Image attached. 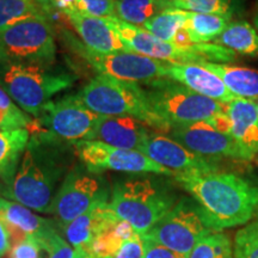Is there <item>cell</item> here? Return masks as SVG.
<instances>
[{
	"instance_id": "cell-1",
	"label": "cell",
	"mask_w": 258,
	"mask_h": 258,
	"mask_svg": "<svg viewBox=\"0 0 258 258\" xmlns=\"http://www.w3.org/2000/svg\"><path fill=\"white\" fill-rule=\"evenodd\" d=\"M175 179L198 203L212 232L247 225L258 215V186L235 173H186Z\"/></svg>"
},
{
	"instance_id": "cell-2",
	"label": "cell",
	"mask_w": 258,
	"mask_h": 258,
	"mask_svg": "<svg viewBox=\"0 0 258 258\" xmlns=\"http://www.w3.org/2000/svg\"><path fill=\"white\" fill-rule=\"evenodd\" d=\"M43 145L42 141L30 138L4 198L21 203L31 211L50 213L62 167Z\"/></svg>"
},
{
	"instance_id": "cell-3",
	"label": "cell",
	"mask_w": 258,
	"mask_h": 258,
	"mask_svg": "<svg viewBox=\"0 0 258 258\" xmlns=\"http://www.w3.org/2000/svg\"><path fill=\"white\" fill-rule=\"evenodd\" d=\"M90 110L102 116H132L161 132L171 128L154 112L146 90L137 83L98 74L78 93Z\"/></svg>"
},
{
	"instance_id": "cell-4",
	"label": "cell",
	"mask_w": 258,
	"mask_h": 258,
	"mask_svg": "<svg viewBox=\"0 0 258 258\" xmlns=\"http://www.w3.org/2000/svg\"><path fill=\"white\" fill-rule=\"evenodd\" d=\"M176 203V196L165 185L143 177L116 183L109 207L120 220L131 224L137 233L146 234Z\"/></svg>"
},
{
	"instance_id": "cell-5",
	"label": "cell",
	"mask_w": 258,
	"mask_h": 258,
	"mask_svg": "<svg viewBox=\"0 0 258 258\" xmlns=\"http://www.w3.org/2000/svg\"><path fill=\"white\" fill-rule=\"evenodd\" d=\"M73 76L48 64L0 61V88L25 114L38 116L55 93L69 89Z\"/></svg>"
},
{
	"instance_id": "cell-6",
	"label": "cell",
	"mask_w": 258,
	"mask_h": 258,
	"mask_svg": "<svg viewBox=\"0 0 258 258\" xmlns=\"http://www.w3.org/2000/svg\"><path fill=\"white\" fill-rule=\"evenodd\" d=\"M146 90L153 110L169 127L208 122L226 112L227 104L217 102L183 86L172 79H161Z\"/></svg>"
},
{
	"instance_id": "cell-7",
	"label": "cell",
	"mask_w": 258,
	"mask_h": 258,
	"mask_svg": "<svg viewBox=\"0 0 258 258\" xmlns=\"http://www.w3.org/2000/svg\"><path fill=\"white\" fill-rule=\"evenodd\" d=\"M36 117V122L40 123L37 131L41 137H30L31 139L46 143L63 140L76 144L92 140L97 124L103 116L90 110L78 95H74L57 102H48Z\"/></svg>"
},
{
	"instance_id": "cell-8",
	"label": "cell",
	"mask_w": 258,
	"mask_h": 258,
	"mask_svg": "<svg viewBox=\"0 0 258 258\" xmlns=\"http://www.w3.org/2000/svg\"><path fill=\"white\" fill-rule=\"evenodd\" d=\"M56 44L46 16L28 18L0 31V61L50 64Z\"/></svg>"
},
{
	"instance_id": "cell-9",
	"label": "cell",
	"mask_w": 258,
	"mask_h": 258,
	"mask_svg": "<svg viewBox=\"0 0 258 258\" xmlns=\"http://www.w3.org/2000/svg\"><path fill=\"white\" fill-rule=\"evenodd\" d=\"M211 232L203 220L198 203L189 199H182L143 235L188 257L194 246Z\"/></svg>"
},
{
	"instance_id": "cell-10",
	"label": "cell",
	"mask_w": 258,
	"mask_h": 258,
	"mask_svg": "<svg viewBox=\"0 0 258 258\" xmlns=\"http://www.w3.org/2000/svg\"><path fill=\"white\" fill-rule=\"evenodd\" d=\"M77 156L90 172L104 170L128 173H154L175 177V173L159 165L139 151L122 150L98 140H84L74 144Z\"/></svg>"
},
{
	"instance_id": "cell-11",
	"label": "cell",
	"mask_w": 258,
	"mask_h": 258,
	"mask_svg": "<svg viewBox=\"0 0 258 258\" xmlns=\"http://www.w3.org/2000/svg\"><path fill=\"white\" fill-rule=\"evenodd\" d=\"M92 173L88 169L76 167L64 177L50 208V214L56 218L60 228L88 212L97 202L108 201V190Z\"/></svg>"
},
{
	"instance_id": "cell-12",
	"label": "cell",
	"mask_w": 258,
	"mask_h": 258,
	"mask_svg": "<svg viewBox=\"0 0 258 258\" xmlns=\"http://www.w3.org/2000/svg\"><path fill=\"white\" fill-rule=\"evenodd\" d=\"M80 54L99 74L129 83L151 84L169 78V63L144 56L135 51L99 54L84 47Z\"/></svg>"
},
{
	"instance_id": "cell-13",
	"label": "cell",
	"mask_w": 258,
	"mask_h": 258,
	"mask_svg": "<svg viewBox=\"0 0 258 258\" xmlns=\"http://www.w3.org/2000/svg\"><path fill=\"white\" fill-rule=\"evenodd\" d=\"M171 138L191 152L208 159L231 158L235 160L250 161L253 157L235 143L230 134L222 133L208 122H198L179 125L170 131Z\"/></svg>"
},
{
	"instance_id": "cell-14",
	"label": "cell",
	"mask_w": 258,
	"mask_h": 258,
	"mask_svg": "<svg viewBox=\"0 0 258 258\" xmlns=\"http://www.w3.org/2000/svg\"><path fill=\"white\" fill-rule=\"evenodd\" d=\"M111 22L118 36L132 51L166 63L206 62L194 51L179 49L171 42L161 41L144 28L125 23L117 17H112Z\"/></svg>"
},
{
	"instance_id": "cell-15",
	"label": "cell",
	"mask_w": 258,
	"mask_h": 258,
	"mask_svg": "<svg viewBox=\"0 0 258 258\" xmlns=\"http://www.w3.org/2000/svg\"><path fill=\"white\" fill-rule=\"evenodd\" d=\"M141 152L159 165L172 171L175 176L218 171V166L212 159L199 156L172 138L161 134H151Z\"/></svg>"
},
{
	"instance_id": "cell-16",
	"label": "cell",
	"mask_w": 258,
	"mask_h": 258,
	"mask_svg": "<svg viewBox=\"0 0 258 258\" xmlns=\"http://www.w3.org/2000/svg\"><path fill=\"white\" fill-rule=\"evenodd\" d=\"M148 125L132 116H103L97 124L92 140L110 146L141 152L151 137Z\"/></svg>"
},
{
	"instance_id": "cell-17",
	"label": "cell",
	"mask_w": 258,
	"mask_h": 258,
	"mask_svg": "<svg viewBox=\"0 0 258 258\" xmlns=\"http://www.w3.org/2000/svg\"><path fill=\"white\" fill-rule=\"evenodd\" d=\"M64 16L90 50L99 54L131 50L116 32L111 18L93 17L79 11L69 12Z\"/></svg>"
},
{
	"instance_id": "cell-18",
	"label": "cell",
	"mask_w": 258,
	"mask_h": 258,
	"mask_svg": "<svg viewBox=\"0 0 258 258\" xmlns=\"http://www.w3.org/2000/svg\"><path fill=\"white\" fill-rule=\"evenodd\" d=\"M0 220L10 234L11 246L28 238H40L54 230V222L35 214L30 208L12 200L0 198Z\"/></svg>"
},
{
	"instance_id": "cell-19",
	"label": "cell",
	"mask_w": 258,
	"mask_h": 258,
	"mask_svg": "<svg viewBox=\"0 0 258 258\" xmlns=\"http://www.w3.org/2000/svg\"><path fill=\"white\" fill-rule=\"evenodd\" d=\"M169 79L217 102L227 104L235 98L220 77L199 63H169Z\"/></svg>"
},
{
	"instance_id": "cell-20",
	"label": "cell",
	"mask_w": 258,
	"mask_h": 258,
	"mask_svg": "<svg viewBox=\"0 0 258 258\" xmlns=\"http://www.w3.org/2000/svg\"><path fill=\"white\" fill-rule=\"evenodd\" d=\"M115 218L116 215L109 207V202L101 201L70 224L63 226L61 230L71 246L88 252L99 232Z\"/></svg>"
},
{
	"instance_id": "cell-21",
	"label": "cell",
	"mask_w": 258,
	"mask_h": 258,
	"mask_svg": "<svg viewBox=\"0 0 258 258\" xmlns=\"http://www.w3.org/2000/svg\"><path fill=\"white\" fill-rule=\"evenodd\" d=\"M226 115L230 120V134L245 152L258 154V112L256 102L235 97L227 103Z\"/></svg>"
},
{
	"instance_id": "cell-22",
	"label": "cell",
	"mask_w": 258,
	"mask_h": 258,
	"mask_svg": "<svg viewBox=\"0 0 258 258\" xmlns=\"http://www.w3.org/2000/svg\"><path fill=\"white\" fill-rule=\"evenodd\" d=\"M201 66L220 77L233 96L254 102L258 99V70L214 62H205Z\"/></svg>"
},
{
	"instance_id": "cell-23",
	"label": "cell",
	"mask_w": 258,
	"mask_h": 258,
	"mask_svg": "<svg viewBox=\"0 0 258 258\" xmlns=\"http://www.w3.org/2000/svg\"><path fill=\"white\" fill-rule=\"evenodd\" d=\"M29 141L30 133L27 128L0 131V178L5 182L6 188L14 179Z\"/></svg>"
},
{
	"instance_id": "cell-24",
	"label": "cell",
	"mask_w": 258,
	"mask_h": 258,
	"mask_svg": "<svg viewBox=\"0 0 258 258\" xmlns=\"http://www.w3.org/2000/svg\"><path fill=\"white\" fill-rule=\"evenodd\" d=\"M212 43L231 49L235 54L258 59V32L246 21L231 22Z\"/></svg>"
},
{
	"instance_id": "cell-25",
	"label": "cell",
	"mask_w": 258,
	"mask_h": 258,
	"mask_svg": "<svg viewBox=\"0 0 258 258\" xmlns=\"http://www.w3.org/2000/svg\"><path fill=\"white\" fill-rule=\"evenodd\" d=\"M135 234L137 232L131 224L116 217L99 232L92 241L88 253L95 258L110 257Z\"/></svg>"
},
{
	"instance_id": "cell-26",
	"label": "cell",
	"mask_w": 258,
	"mask_h": 258,
	"mask_svg": "<svg viewBox=\"0 0 258 258\" xmlns=\"http://www.w3.org/2000/svg\"><path fill=\"white\" fill-rule=\"evenodd\" d=\"M173 8H176L173 0H116V17L128 24L144 28L154 16Z\"/></svg>"
},
{
	"instance_id": "cell-27",
	"label": "cell",
	"mask_w": 258,
	"mask_h": 258,
	"mask_svg": "<svg viewBox=\"0 0 258 258\" xmlns=\"http://www.w3.org/2000/svg\"><path fill=\"white\" fill-rule=\"evenodd\" d=\"M232 16L188 11L185 30L194 43H212L231 23Z\"/></svg>"
},
{
	"instance_id": "cell-28",
	"label": "cell",
	"mask_w": 258,
	"mask_h": 258,
	"mask_svg": "<svg viewBox=\"0 0 258 258\" xmlns=\"http://www.w3.org/2000/svg\"><path fill=\"white\" fill-rule=\"evenodd\" d=\"M186 18L188 11L185 10L167 9L151 18L144 25V29L161 41L172 42L177 32L185 27Z\"/></svg>"
},
{
	"instance_id": "cell-29",
	"label": "cell",
	"mask_w": 258,
	"mask_h": 258,
	"mask_svg": "<svg viewBox=\"0 0 258 258\" xmlns=\"http://www.w3.org/2000/svg\"><path fill=\"white\" fill-rule=\"evenodd\" d=\"M38 16L44 15L35 0H0V31Z\"/></svg>"
},
{
	"instance_id": "cell-30",
	"label": "cell",
	"mask_w": 258,
	"mask_h": 258,
	"mask_svg": "<svg viewBox=\"0 0 258 258\" xmlns=\"http://www.w3.org/2000/svg\"><path fill=\"white\" fill-rule=\"evenodd\" d=\"M188 258H233V243L224 232H211L194 246Z\"/></svg>"
},
{
	"instance_id": "cell-31",
	"label": "cell",
	"mask_w": 258,
	"mask_h": 258,
	"mask_svg": "<svg viewBox=\"0 0 258 258\" xmlns=\"http://www.w3.org/2000/svg\"><path fill=\"white\" fill-rule=\"evenodd\" d=\"M232 2L233 0H182L176 2L177 9L199 14H213L232 16Z\"/></svg>"
},
{
	"instance_id": "cell-32",
	"label": "cell",
	"mask_w": 258,
	"mask_h": 258,
	"mask_svg": "<svg viewBox=\"0 0 258 258\" xmlns=\"http://www.w3.org/2000/svg\"><path fill=\"white\" fill-rule=\"evenodd\" d=\"M43 247L46 258H73L74 250L64 238L61 237L55 228L37 238Z\"/></svg>"
},
{
	"instance_id": "cell-33",
	"label": "cell",
	"mask_w": 258,
	"mask_h": 258,
	"mask_svg": "<svg viewBox=\"0 0 258 258\" xmlns=\"http://www.w3.org/2000/svg\"><path fill=\"white\" fill-rule=\"evenodd\" d=\"M233 258H258V234L249 224L235 233Z\"/></svg>"
},
{
	"instance_id": "cell-34",
	"label": "cell",
	"mask_w": 258,
	"mask_h": 258,
	"mask_svg": "<svg viewBox=\"0 0 258 258\" xmlns=\"http://www.w3.org/2000/svg\"><path fill=\"white\" fill-rule=\"evenodd\" d=\"M78 11L99 18L116 17V0H78Z\"/></svg>"
},
{
	"instance_id": "cell-35",
	"label": "cell",
	"mask_w": 258,
	"mask_h": 258,
	"mask_svg": "<svg viewBox=\"0 0 258 258\" xmlns=\"http://www.w3.org/2000/svg\"><path fill=\"white\" fill-rule=\"evenodd\" d=\"M30 123V117L18 106L14 109H5L0 106V131L28 128Z\"/></svg>"
},
{
	"instance_id": "cell-36",
	"label": "cell",
	"mask_w": 258,
	"mask_h": 258,
	"mask_svg": "<svg viewBox=\"0 0 258 258\" xmlns=\"http://www.w3.org/2000/svg\"><path fill=\"white\" fill-rule=\"evenodd\" d=\"M43 247L36 238H28L11 246L8 258H42Z\"/></svg>"
},
{
	"instance_id": "cell-37",
	"label": "cell",
	"mask_w": 258,
	"mask_h": 258,
	"mask_svg": "<svg viewBox=\"0 0 258 258\" xmlns=\"http://www.w3.org/2000/svg\"><path fill=\"white\" fill-rule=\"evenodd\" d=\"M106 258H144V238L143 234L137 233L128 239L118 249L117 252Z\"/></svg>"
},
{
	"instance_id": "cell-38",
	"label": "cell",
	"mask_w": 258,
	"mask_h": 258,
	"mask_svg": "<svg viewBox=\"0 0 258 258\" xmlns=\"http://www.w3.org/2000/svg\"><path fill=\"white\" fill-rule=\"evenodd\" d=\"M144 258H188L144 237Z\"/></svg>"
},
{
	"instance_id": "cell-39",
	"label": "cell",
	"mask_w": 258,
	"mask_h": 258,
	"mask_svg": "<svg viewBox=\"0 0 258 258\" xmlns=\"http://www.w3.org/2000/svg\"><path fill=\"white\" fill-rule=\"evenodd\" d=\"M54 9L60 10L63 15L72 11H78V0H50Z\"/></svg>"
},
{
	"instance_id": "cell-40",
	"label": "cell",
	"mask_w": 258,
	"mask_h": 258,
	"mask_svg": "<svg viewBox=\"0 0 258 258\" xmlns=\"http://www.w3.org/2000/svg\"><path fill=\"white\" fill-rule=\"evenodd\" d=\"M11 249V240H10V234L6 230L5 225L0 220V257L6 254Z\"/></svg>"
},
{
	"instance_id": "cell-41",
	"label": "cell",
	"mask_w": 258,
	"mask_h": 258,
	"mask_svg": "<svg viewBox=\"0 0 258 258\" xmlns=\"http://www.w3.org/2000/svg\"><path fill=\"white\" fill-rule=\"evenodd\" d=\"M0 106L5 109H14L17 106L2 88H0Z\"/></svg>"
},
{
	"instance_id": "cell-42",
	"label": "cell",
	"mask_w": 258,
	"mask_h": 258,
	"mask_svg": "<svg viewBox=\"0 0 258 258\" xmlns=\"http://www.w3.org/2000/svg\"><path fill=\"white\" fill-rule=\"evenodd\" d=\"M251 18H252V24H253L254 29H256L258 32V0L254 2L252 12H251Z\"/></svg>"
},
{
	"instance_id": "cell-43",
	"label": "cell",
	"mask_w": 258,
	"mask_h": 258,
	"mask_svg": "<svg viewBox=\"0 0 258 258\" xmlns=\"http://www.w3.org/2000/svg\"><path fill=\"white\" fill-rule=\"evenodd\" d=\"M74 250H76V251H74V257L73 258H95L84 250H79V249H74Z\"/></svg>"
},
{
	"instance_id": "cell-44",
	"label": "cell",
	"mask_w": 258,
	"mask_h": 258,
	"mask_svg": "<svg viewBox=\"0 0 258 258\" xmlns=\"http://www.w3.org/2000/svg\"><path fill=\"white\" fill-rule=\"evenodd\" d=\"M250 226H251V228H252V230L254 231V232H256V233L258 234V215H257V217L256 218H254L253 219V220L252 221H251L250 222V224H249Z\"/></svg>"
},
{
	"instance_id": "cell-45",
	"label": "cell",
	"mask_w": 258,
	"mask_h": 258,
	"mask_svg": "<svg viewBox=\"0 0 258 258\" xmlns=\"http://www.w3.org/2000/svg\"><path fill=\"white\" fill-rule=\"evenodd\" d=\"M5 191H6V184L4 180L0 178V198H4Z\"/></svg>"
},
{
	"instance_id": "cell-46",
	"label": "cell",
	"mask_w": 258,
	"mask_h": 258,
	"mask_svg": "<svg viewBox=\"0 0 258 258\" xmlns=\"http://www.w3.org/2000/svg\"><path fill=\"white\" fill-rule=\"evenodd\" d=\"M35 2H37L41 6L50 5V0H35Z\"/></svg>"
},
{
	"instance_id": "cell-47",
	"label": "cell",
	"mask_w": 258,
	"mask_h": 258,
	"mask_svg": "<svg viewBox=\"0 0 258 258\" xmlns=\"http://www.w3.org/2000/svg\"><path fill=\"white\" fill-rule=\"evenodd\" d=\"M252 161L254 164H256V166L258 167V154H256V156L253 157V159H252Z\"/></svg>"
},
{
	"instance_id": "cell-48",
	"label": "cell",
	"mask_w": 258,
	"mask_h": 258,
	"mask_svg": "<svg viewBox=\"0 0 258 258\" xmlns=\"http://www.w3.org/2000/svg\"><path fill=\"white\" fill-rule=\"evenodd\" d=\"M256 106H257V112H258V99L256 101Z\"/></svg>"
},
{
	"instance_id": "cell-49",
	"label": "cell",
	"mask_w": 258,
	"mask_h": 258,
	"mask_svg": "<svg viewBox=\"0 0 258 258\" xmlns=\"http://www.w3.org/2000/svg\"><path fill=\"white\" fill-rule=\"evenodd\" d=\"M173 2H175V3H176V2H182V0H173Z\"/></svg>"
},
{
	"instance_id": "cell-50",
	"label": "cell",
	"mask_w": 258,
	"mask_h": 258,
	"mask_svg": "<svg viewBox=\"0 0 258 258\" xmlns=\"http://www.w3.org/2000/svg\"><path fill=\"white\" fill-rule=\"evenodd\" d=\"M0 258H2V257H0Z\"/></svg>"
}]
</instances>
